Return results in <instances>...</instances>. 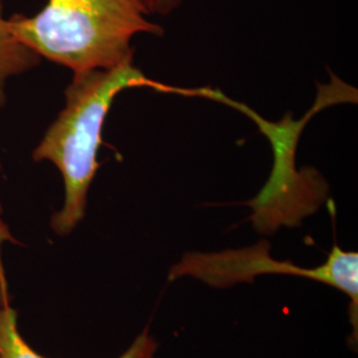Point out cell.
Listing matches in <instances>:
<instances>
[{
  "mask_svg": "<svg viewBox=\"0 0 358 358\" xmlns=\"http://www.w3.org/2000/svg\"><path fill=\"white\" fill-rule=\"evenodd\" d=\"M1 215H3V206L0 203V230H3V229H6V227H8L4 222H3V219H1Z\"/></svg>",
  "mask_w": 358,
  "mask_h": 358,
  "instance_id": "cell-8",
  "label": "cell"
},
{
  "mask_svg": "<svg viewBox=\"0 0 358 358\" xmlns=\"http://www.w3.org/2000/svg\"><path fill=\"white\" fill-rule=\"evenodd\" d=\"M6 0H0V108L6 103V85L13 77L26 73L38 64L40 57L13 36L4 15Z\"/></svg>",
  "mask_w": 358,
  "mask_h": 358,
  "instance_id": "cell-5",
  "label": "cell"
},
{
  "mask_svg": "<svg viewBox=\"0 0 358 358\" xmlns=\"http://www.w3.org/2000/svg\"><path fill=\"white\" fill-rule=\"evenodd\" d=\"M7 242H15L13 234L10 232L8 227L0 230V307H1L4 303L10 301L8 282H7V278H6V271H4L3 260H1V248H3V244L7 243ZM0 358H4L3 357V355H1V350H0Z\"/></svg>",
  "mask_w": 358,
  "mask_h": 358,
  "instance_id": "cell-6",
  "label": "cell"
},
{
  "mask_svg": "<svg viewBox=\"0 0 358 358\" xmlns=\"http://www.w3.org/2000/svg\"><path fill=\"white\" fill-rule=\"evenodd\" d=\"M158 344L145 328L131 345L117 358H157ZM0 350L4 358H47L40 356L23 338L17 328V313L7 301L0 307Z\"/></svg>",
  "mask_w": 358,
  "mask_h": 358,
  "instance_id": "cell-4",
  "label": "cell"
},
{
  "mask_svg": "<svg viewBox=\"0 0 358 358\" xmlns=\"http://www.w3.org/2000/svg\"><path fill=\"white\" fill-rule=\"evenodd\" d=\"M141 87L174 90L149 80L133 63L76 75L65 90L63 110L32 153L34 161L57 167L64 183V202L51 217L55 234L69 235L85 217L105 118L121 92Z\"/></svg>",
  "mask_w": 358,
  "mask_h": 358,
  "instance_id": "cell-2",
  "label": "cell"
},
{
  "mask_svg": "<svg viewBox=\"0 0 358 358\" xmlns=\"http://www.w3.org/2000/svg\"><path fill=\"white\" fill-rule=\"evenodd\" d=\"M288 275L333 287L350 300V322L357 340L358 254L333 245L324 264L304 268L292 262H279L269 254V243L262 241L248 248L220 252H187L169 272V280L192 276L210 287L226 288L239 282H254L259 275Z\"/></svg>",
  "mask_w": 358,
  "mask_h": 358,
  "instance_id": "cell-3",
  "label": "cell"
},
{
  "mask_svg": "<svg viewBox=\"0 0 358 358\" xmlns=\"http://www.w3.org/2000/svg\"><path fill=\"white\" fill-rule=\"evenodd\" d=\"M183 0H149L152 13H158L166 16L173 13L176 8H178Z\"/></svg>",
  "mask_w": 358,
  "mask_h": 358,
  "instance_id": "cell-7",
  "label": "cell"
},
{
  "mask_svg": "<svg viewBox=\"0 0 358 358\" xmlns=\"http://www.w3.org/2000/svg\"><path fill=\"white\" fill-rule=\"evenodd\" d=\"M150 15L149 0H47L38 13H15L8 24L28 50L76 76L133 63L136 35H164Z\"/></svg>",
  "mask_w": 358,
  "mask_h": 358,
  "instance_id": "cell-1",
  "label": "cell"
}]
</instances>
